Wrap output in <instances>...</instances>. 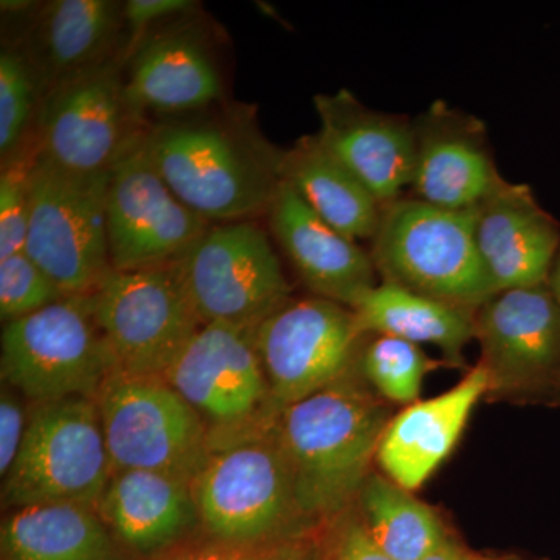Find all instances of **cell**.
<instances>
[{
  "label": "cell",
  "instance_id": "obj_33",
  "mask_svg": "<svg viewBox=\"0 0 560 560\" xmlns=\"http://www.w3.org/2000/svg\"><path fill=\"white\" fill-rule=\"evenodd\" d=\"M22 397L10 386L3 385L0 394V475L9 474L20 455L25 431H27L28 411L22 404Z\"/></svg>",
  "mask_w": 560,
  "mask_h": 560
},
{
  "label": "cell",
  "instance_id": "obj_5",
  "mask_svg": "<svg viewBox=\"0 0 560 560\" xmlns=\"http://www.w3.org/2000/svg\"><path fill=\"white\" fill-rule=\"evenodd\" d=\"M191 492L200 525L213 540L279 544L304 521L276 425L213 448Z\"/></svg>",
  "mask_w": 560,
  "mask_h": 560
},
{
  "label": "cell",
  "instance_id": "obj_13",
  "mask_svg": "<svg viewBox=\"0 0 560 560\" xmlns=\"http://www.w3.org/2000/svg\"><path fill=\"white\" fill-rule=\"evenodd\" d=\"M364 337L352 308L323 298L290 300L272 313L254 338L276 407L348 377Z\"/></svg>",
  "mask_w": 560,
  "mask_h": 560
},
{
  "label": "cell",
  "instance_id": "obj_35",
  "mask_svg": "<svg viewBox=\"0 0 560 560\" xmlns=\"http://www.w3.org/2000/svg\"><path fill=\"white\" fill-rule=\"evenodd\" d=\"M195 5L191 0H128L124 5V21L130 31L142 33L158 22L190 13Z\"/></svg>",
  "mask_w": 560,
  "mask_h": 560
},
{
  "label": "cell",
  "instance_id": "obj_18",
  "mask_svg": "<svg viewBox=\"0 0 560 560\" xmlns=\"http://www.w3.org/2000/svg\"><path fill=\"white\" fill-rule=\"evenodd\" d=\"M474 210L475 241L497 293L545 285L560 249V223L528 184L500 176Z\"/></svg>",
  "mask_w": 560,
  "mask_h": 560
},
{
  "label": "cell",
  "instance_id": "obj_2",
  "mask_svg": "<svg viewBox=\"0 0 560 560\" xmlns=\"http://www.w3.org/2000/svg\"><path fill=\"white\" fill-rule=\"evenodd\" d=\"M389 420L381 396L349 375L280 411L276 436L304 521L334 517L359 495Z\"/></svg>",
  "mask_w": 560,
  "mask_h": 560
},
{
  "label": "cell",
  "instance_id": "obj_3",
  "mask_svg": "<svg viewBox=\"0 0 560 560\" xmlns=\"http://www.w3.org/2000/svg\"><path fill=\"white\" fill-rule=\"evenodd\" d=\"M371 257L383 282L477 312L495 296L475 241V210L442 209L415 197L382 208Z\"/></svg>",
  "mask_w": 560,
  "mask_h": 560
},
{
  "label": "cell",
  "instance_id": "obj_7",
  "mask_svg": "<svg viewBox=\"0 0 560 560\" xmlns=\"http://www.w3.org/2000/svg\"><path fill=\"white\" fill-rule=\"evenodd\" d=\"M113 475L97 405L90 397L31 405L20 455L2 478L7 506L73 503L97 510Z\"/></svg>",
  "mask_w": 560,
  "mask_h": 560
},
{
  "label": "cell",
  "instance_id": "obj_14",
  "mask_svg": "<svg viewBox=\"0 0 560 560\" xmlns=\"http://www.w3.org/2000/svg\"><path fill=\"white\" fill-rule=\"evenodd\" d=\"M106 221L114 271L176 264L210 226L173 194L143 138L110 171Z\"/></svg>",
  "mask_w": 560,
  "mask_h": 560
},
{
  "label": "cell",
  "instance_id": "obj_28",
  "mask_svg": "<svg viewBox=\"0 0 560 560\" xmlns=\"http://www.w3.org/2000/svg\"><path fill=\"white\" fill-rule=\"evenodd\" d=\"M44 84L24 50L7 47L0 54V154L7 164L18 160L33 124L38 121Z\"/></svg>",
  "mask_w": 560,
  "mask_h": 560
},
{
  "label": "cell",
  "instance_id": "obj_24",
  "mask_svg": "<svg viewBox=\"0 0 560 560\" xmlns=\"http://www.w3.org/2000/svg\"><path fill=\"white\" fill-rule=\"evenodd\" d=\"M282 176L331 228L355 242L372 241L382 206L318 135L304 136L283 151Z\"/></svg>",
  "mask_w": 560,
  "mask_h": 560
},
{
  "label": "cell",
  "instance_id": "obj_12",
  "mask_svg": "<svg viewBox=\"0 0 560 560\" xmlns=\"http://www.w3.org/2000/svg\"><path fill=\"white\" fill-rule=\"evenodd\" d=\"M116 371L164 377L202 323L172 265L113 271L92 293Z\"/></svg>",
  "mask_w": 560,
  "mask_h": 560
},
{
  "label": "cell",
  "instance_id": "obj_11",
  "mask_svg": "<svg viewBox=\"0 0 560 560\" xmlns=\"http://www.w3.org/2000/svg\"><path fill=\"white\" fill-rule=\"evenodd\" d=\"M36 127V153L77 173L113 171L149 130L116 60L47 88Z\"/></svg>",
  "mask_w": 560,
  "mask_h": 560
},
{
  "label": "cell",
  "instance_id": "obj_1",
  "mask_svg": "<svg viewBox=\"0 0 560 560\" xmlns=\"http://www.w3.org/2000/svg\"><path fill=\"white\" fill-rule=\"evenodd\" d=\"M194 114L143 136V149L173 194L210 224L268 213L283 183V150L248 119Z\"/></svg>",
  "mask_w": 560,
  "mask_h": 560
},
{
  "label": "cell",
  "instance_id": "obj_21",
  "mask_svg": "<svg viewBox=\"0 0 560 560\" xmlns=\"http://www.w3.org/2000/svg\"><path fill=\"white\" fill-rule=\"evenodd\" d=\"M128 98L145 110L187 116L223 98L219 66L200 36L186 28L154 33L139 44L125 77Z\"/></svg>",
  "mask_w": 560,
  "mask_h": 560
},
{
  "label": "cell",
  "instance_id": "obj_36",
  "mask_svg": "<svg viewBox=\"0 0 560 560\" xmlns=\"http://www.w3.org/2000/svg\"><path fill=\"white\" fill-rule=\"evenodd\" d=\"M422 560H474L466 555L458 545L453 544L451 540H444L436 548V550L431 551L427 558Z\"/></svg>",
  "mask_w": 560,
  "mask_h": 560
},
{
  "label": "cell",
  "instance_id": "obj_19",
  "mask_svg": "<svg viewBox=\"0 0 560 560\" xmlns=\"http://www.w3.org/2000/svg\"><path fill=\"white\" fill-rule=\"evenodd\" d=\"M268 219L276 242L316 296L352 308L377 285L371 254L320 219L285 180Z\"/></svg>",
  "mask_w": 560,
  "mask_h": 560
},
{
  "label": "cell",
  "instance_id": "obj_29",
  "mask_svg": "<svg viewBox=\"0 0 560 560\" xmlns=\"http://www.w3.org/2000/svg\"><path fill=\"white\" fill-rule=\"evenodd\" d=\"M436 364L415 342L389 335H375L360 355L361 371L375 393L401 405L418 401L423 378Z\"/></svg>",
  "mask_w": 560,
  "mask_h": 560
},
{
  "label": "cell",
  "instance_id": "obj_9",
  "mask_svg": "<svg viewBox=\"0 0 560 560\" xmlns=\"http://www.w3.org/2000/svg\"><path fill=\"white\" fill-rule=\"evenodd\" d=\"M172 267L202 326L256 330L291 300L278 254L253 220L210 224Z\"/></svg>",
  "mask_w": 560,
  "mask_h": 560
},
{
  "label": "cell",
  "instance_id": "obj_23",
  "mask_svg": "<svg viewBox=\"0 0 560 560\" xmlns=\"http://www.w3.org/2000/svg\"><path fill=\"white\" fill-rule=\"evenodd\" d=\"M124 7L113 0H54L46 3L24 50L44 90L109 61L119 36Z\"/></svg>",
  "mask_w": 560,
  "mask_h": 560
},
{
  "label": "cell",
  "instance_id": "obj_10",
  "mask_svg": "<svg viewBox=\"0 0 560 560\" xmlns=\"http://www.w3.org/2000/svg\"><path fill=\"white\" fill-rule=\"evenodd\" d=\"M94 400L113 471H165L191 481L212 452L205 422L164 377L114 371Z\"/></svg>",
  "mask_w": 560,
  "mask_h": 560
},
{
  "label": "cell",
  "instance_id": "obj_17",
  "mask_svg": "<svg viewBox=\"0 0 560 560\" xmlns=\"http://www.w3.org/2000/svg\"><path fill=\"white\" fill-rule=\"evenodd\" d=\"M415 121L416 162L411 197L442 209L477 206L500 178L485 121L431 103Z\"/></svg>",
  "mask_w": 560,
  "mask_h": 560
},
{
  "label": "cell",
  "instance_id": "obj_4",
  "mask_svg": "<svg viewBox=\"0 0 560 560\" xmlns=\"http://www.w3.org/2000/svg\"><path fill=\"white\" fill-rule=\"evenodd\" d=\"M0 375L31 405L94 399L116 371L92 294L65 296L43 311L5 323Z\"/></svg>",
  "mask_w": 560,
  "mask_h": 560
},
{
  "label": "cell",
  "instance_id": "obj_37",
  "mask_svg": "<svg viewBox=\"0 0 560 560\" xmlns=\"http://www.w3.org/2000/svg\"><path fill=\"white\" fill-rule=\"evenodd\" d=\"M547 285L548 289H550L552 296L560 302V249L558 256H556L555 264H552Z\"/></svg>",
  "mask_w": 560,
  "mask_h": 560
},
{
  "label": "cell",
  "instance_id": "obj_6",
  "mask_svg": "<svg viewBox=\"0 0 560 560\" xmlns=\"http://www.w3.org/2000/svg\"><path fill=\"white\" fill-rule=\"evenodd\" d=\"M108 173H77L35 153L25 253L65 296L92 294L113 272Z\"/></svg>",
  "mask_w": 560,
  "mask_h": 560
},
{
  "label": "cell",
  "instance_id": "obj_30",
  "mask_svg": "<svg viewBox=\"0 0 560 560\" xmlns=\"http://www.w3.org/2000/svg\"><path fill=\"white\" fill-rule=\"evenodd\" d=\"M65 298L54 280L25 250L0 260V316L3 323L24 318Z\"/></svg>",
  "mask_w": 560,
  "mask_h": 560
},
{
  "label": "cell",
  "instance_id": "obj_16",
  "mask_svg": "<svg viewBox=\"0 0 560 560\" xmlns=\"http://www.w3.org/2000/svg\"><path fill=\"white\" fill-rule=\"evenodd\" d=\"M475 338L492 388L545 381L560 366V302L547 283L500 291L475 313Z\"/></svg>",
  "mask_w": 560,
  "mask_h": 560
},
{
  "label": "cell",
  "instance_id": "obj_8",
  "mask_svg": "<svg viewBox=\"0 0 560 560\" xmlns=\"http://www.w3.org/2000/svg\"><path fill=\"white\" fill-rule=\"evenodd\" d=\"M164 378L198 412L212 451L265 433L278 422L280 410L254 330L205 324Z\"/></svg>",
  "mask_w": 560,
  "mask_h": 560
},
{
  "label": "cell",
  "instance_id": "obj_31",
  "mask_svg": "<svg viewBox=\"0 0 560 560\" xmlns=\"http://www.w3.org/2000/svg\"><path fill=\"white\" fill-rule=\"evenodd\" d=\"M32 160L10 162L0 176V260L25 249L31 221Z\"/></svg>",
  "mask_w": 560,
  "mask_h": 560
},
{
  "label": "cell",
  "instance_id": "obj_27",
  "mask_svg": "<svg viewBox=\"0 0 560 560\" xmlns=\"http://www.w3.org/2000/svg\"><path fill=\"white\" fill-rule=\"evenodd\" d=\"M359 503L364 528L390 560H422L447 540L438 515L388 477L370 475Z\"/></svg>",
  "mask_w": 560,
  "mask_h": 560
},
{
  "label": "cell",
  "instance_id": "obj_15",
  "mask_svg": "<svg viewBox=\"0 0 560 560\" xmlns=\"http://www.w3.org/2000/svg\"><path fill=\"white\" fill-rule=\"evenodd\" d=\"M315 109L320 142L382 208L405 197L415 176V121L368 108L348 90L316 95Z\"/></svg>",
  "mask_w": 560,
  "mask_h": 560
},
{
  "label": "cell",
  "instance_id": "obj_26",
  "mask_svg": "<svg viewBox=\"0 0 560 560\" xmlns=\"http://www.w3.org/2000/svg\"><path fill=\"white\" fill-rule=\"evenodd\" d=\"M364 335H389L441 349L452 364L463 363V350L475 340V313L431 300L397 283L382 282L352 307Z\"/></svg>",
  "mask_w": 560,
  "mask_h": 560
},
{
  "label": "cell",
  "instance_id": "obj_34",
  "mask_svg": "<svg viewBox=\"0 0 560 560\" xmlns=\"http://www.w3.org/2000/svg\"><path fill=\"white\" fill-rule=\"evenodd\" d=\"M326 560H390L378 550L361 518L341 523L331 537Z\"/></svg>",
  "mask_w": 560,
  "mask_h": 560
},
{
  "label": "cell",
  "instance_id": "obj_25",
  "mask_svg": "<svg viewBox=\"0 0 560 560\" xmlns=\"http://www.w3.org/2000/svg\"><path fill=\"white\" fill-rule=\"evenodd\" d=\"M2 560H124L95 508L60 503L14 510L0 529Z\"/></svg>",
  "mask_w": 560,
  "mask_h": 560
},
{
  "label": "cell",
  "instance_id": "obj_32",
  "mask_svg": "<svg viewBox=\"0 0 560 560\" xmlns=\"http://www.w3.org/2000/svg\"><path fill=\"white\" fill-rule=\"evenodd\" d=\"M158 560H307L298 548L282 544H228L215 540L200 547L184 548Z\"/></svg>",
  "mask_w": 560,
  "mask_h": 560
},
{
  "label": "cell",
  "instance_id": "obj_22",
  "mask_svg": "<svg viewBox=\"0 0 560 560\" xmlns=\"http://www.w3.org/2000/svg\"><path fill=\"white\" fill-rule=\"evenodd\" d=\"M97 512L120 545L158 555L200 525L191 481L165 471H113Z\"/></svg>",
  "mask_w": 560,
  "mask_h": 560
},
{
  "label": "cell",
  "instance_id": "obj_20",
  "mask_svg": "<svg viewBox=\"0 0 560 560\" xmlns=\"http://www.w3.org/2000/svg\"><path fill=\"white\" fill-rule=\"evenodd\" d=\"M490 386L481 363L438 397L408 405L389 420L378 445V466L400 488L419 489L451 455L471 411Z\"/></svg>",
  "mask_w": 560,
  "mask_h": 560
}]
</instances>
